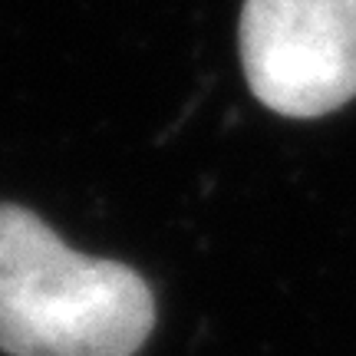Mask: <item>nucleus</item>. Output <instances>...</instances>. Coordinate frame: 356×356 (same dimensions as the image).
<instances>
[{
    "instance_id": "f03ea898",
    "label": "nucleus",
    "mask_w": 356,
    "mask_h": 356,
    "mask_svg": "<svg viewBox=\"0 0 356 356\" xmlns=\"http://www.w3.org/2000/svg\"><path fill=\"white\" fill-rule=\"evenodd\" d=\"M238 43L270 113L314 119L356 96V0H244Z\"/></svg>"
},
{
    "instance_id": "f257e3e1",
    "label": "nucleus",
    "mask_w": 356,
    "mask_h": 356,
    "mask_svg": "<svg viewBox=\"0 0 356 356\" xmlns=\"http://www.w3.org/2000/svg\"><path fill=\"white\" fill-rule=\"evenodd\" d=\"M152 327L142 274L79 254L30 208L0 202V353L136 356Z\"/></svg>"
}]
</instances>
